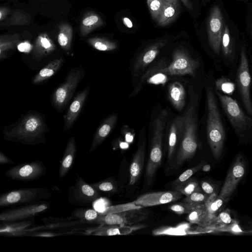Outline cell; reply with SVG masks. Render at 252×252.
<instances>
[{
	"instance_id": "484cf974",
	"label": "cell",
	"mask_w": 252,
	"mask_h": 252,
	"mask_svg": "<svg viewBox=\"0 0 252 252\" xmlns=\"http://www.w3.org/2000/svg\"><path fill=\"white\" fill-rule=\"evenodd\" d=\"M56 25L57 41L59 45L67 55H71L74 32L72 26L66 20L57 23Z\"/></svg>"
},
{
	"instance_id": "9a60e30c",
	"label": "cell",
	"mask_w": 252,
	"mask_h": 252,
	"mask_svg": "<svg viewBox=\"0 0 252 252\" xmlns=\"http://www.w3.org/2000/svg\"><path fill=\"white\" fill-rule=\"evenodd\" d=\"M224 25L220 7L216 5L212 8L207 23L209 42L214 52L219 54Z\"/></svg>"
},
{
	"instance_id": "5bb4252c",
	"label": "cell",
	"mask_w": 252,
	"mask_h": 252,
	"mask_svg": "<svg viewBox=\"0 0 252 252\" xmlns=\"http://www.w3.org/2000/svg\"><path fill=\"white\" fill-rule=\"evenodd\" d=\"M49 207L48 203H39L5 210L0 213V220L4 222L24 220L43 213L48 210Z\"/></svg>"
},
{
	"instance_id": "7402d4cb",
	"label": "cell",
	"mask_w": 252,
	"mask_h": 252,
	"mask_svg": "<svg viewBox=\"0 0 252 252\" xmlns=\"http://www.w3.org/2000/svg\"><path fill=\"white\" fill-rule=\"evenodd\" d=\"M167 38H161L146 48L138 57L133 66V73L137 74L151 63L167 42Z\"/></svg>"
},
{
	"instance_id": "f907efd6",
	"label": "cell",
	"mask_w": 252,
	"mask_h": 252,
	"mask_svg": "<svg viewBox=\"0 0 252 252\" xmlns=\"http://www.w3.org/2000/svg\"><path fill=\"white\" fill-rule=\"evenodd\" d=\"M201 187L202 190L207 194H212L214 193L213 187L208 182L203 181L201 183Z\"/></svg>"
},
{
	"instance_id": "2e32d148",
	"label": "cell",
	"mask_w": 252,
	"mask_h": 252,
	"mask_svg": "<svg viewBox=\"0 0 252 252\" xmlns=\"http://www.w3.org/2000/svg\"><path fill=\"white\" fill-rule=\"evenodd\" d=\"M217 94L223 110L236 131L244 130L251 120L245 115L235 100L218 91Z\"/></svg>"
},
{
	"instance_id": "680465c9",
	"label": "cell",
	"mask_w": 252,
	"mask_h": 252,
	"mask_svg": "<svg viewBox=\"0 0 252 252\" xmlns=\"http://www.w3.org/2000/svg\"></svg>"
},
{
	"instance_id": "603a6c76",
	"label": "cell",
	"mask_w": 252,
	"mask_h": 252,
	"mask_svg": "<svg viewBox=\"0 0 252 252\" xmlns=\"http://www.w3.org/2000/svg\"><path fill=\"white\" fill-rule=\"evenodd\" d=\"M144 224H138L132 225H103L86 231V233L99 236H111L126 235L135 231L145 228Z\"/></svg>"
},
{
	"instance_id": "60d3db41",
	"label": "cell",
	"mask_w": 252,
	"mask_h": 252,
	"mask_svg": "<svg viewBox=\"0 0 252 252\" xmlns=\"http://www.w3.org/2000/svg\"><path fill=\"white\" fill-rule=\"evenodd\" d=\"M91 185L99 192L113 193L116 191L114 182L110 179L92 183Z\"/></svg>"
},
{
	"instance_id": "e0dca14e",
	"label": "cell",
	"mask_w": 252,
	"mask_h": 252,
	"mask_svg": "<svg viewBox=\"0 0 252 252\" xmlns=\"http://www.w3.org/2000/svg\"><path fill=\"white\" fill-rule=\"evenodd\" d=\"M238 82L242 100L247 111L252 115V103L250 97L251 76L245 49L242 47L240 63L238 71Z\"/></svg>"
},
{
	"instance_id": "4316f807",
	"label": "cell",
	"mask_w": 252,
	"mask_h": 252,
	"mask_svg": "<svg viewBox=\"0 0 252 252\" xmlns=\"http://www.w3.org/2000/svg\"><path fill=\"white\" fill-rule=\"evenodd\" d=\"M184 129L183 115L177 117L172 122L169 129L167 158L170 162L174 155L179 139L182 137Z\"/></svg>"
},
{
	"instance_id": "6da1fadb",
	"label": "cell",
	"mask_w": 252,
	"mask_h": 252,
	"mask_svg": "<svg viewBox=\"0 0 252 252\" xmlns=\"http://www.w3.org/2000/svg\"><path fill=\"white\" fill-rule=\"evenodd\" d=\"M44 115L34 110L22 115L18 120L2 130L4 138L8 141L35 145L46 142L48 131Z\"/></svg>"
},
{
	"instance_id": "bcb514c9",
	"label": "cell",
	"mask_w": 252,
	"mask_h": 252,
	"mask_svg": "<svg viewBox=\"0 0 252 252\" xmlns=\"http://www.w3.org/2000/svg\"><path fill=\"white\" fill-rule=\"evenodd\" d=\"M209 197L208 195L200 191H195L186 196L183 201L204 204Z\"/></svg>"
},
{
	"instance_id": "9c48e42d",
	"label": "cell",
	"mask_w": 252,
	"mask_h": 252,
	"mask_svg": "<svg viewBox=\"0 0 252 252\" xmlns=\"http://www.w3.org/2000/svg\"><path fill=\"white\" fill-rule=\"evenodd\" d=\"M51 196V192L46 188L34 187L14 189L0 195V207L33 204L47 199Z\"/></svg>"
},
{
	"instance_id": "9f6ffc18",
	"label": "cell",
	"mask_w": 252,
	"mask_h": 252,
	"mask_svg": "<svg viewBox=\"0 0 252 252\" xmlns=\"http://www.w3.org/2000/svg\"><path fill=\"white\" fill-rule=\"evenodd\" d=\"M211 169V166L209 164H205L203 165V166L202 167V171L204 172H208Z\"/></svg>"
},
{
	"instance_id": "e575fe53",
	"label": "cell",
	"mask_w": 252,
	"mask_h": 252,
	"mask_svg": "<svg viewBox=\"0 0 252 252\" xmlns=\"http://www.w3.org/2000/svg\"><path fill=\"white\" fill-rule=\"evenodd\" d=\"M86 42L94 49L104 52L112 51L117 48V44L113 40L100 36H94L87 39Z\"/></svg>"
},
{
	"instance_id": "681fc988",
	"label": "cell",
	"mask_w": 252,
	"mask_h": 252,
	"mask_svg": "<svg viewBox=\"0 0 252 252\" xmlns=\"http://www.w3.org/2000/svg\"><path fill=\"white\" fill-rule=\"evenodd\" d=\"M218 219L220 221L225 224L230 223L232 220L230 215L225 212L220 213Z\"/></svg>"
},
{
	"instance_id": "44dd1931",
	"label": "cell",
	"mask_w": 252,
	"mask_h": 252,
	"mask_svg": "<svg viewBox=\"0 0 252 252\" xmlns=\"http://www.w3.org/2000/svg\"><path fill=\"white\" fill-rule=\"evenodd\" d=\"M90 90V87L88 86L79 91L74 97L63 116V130L65 131H68L74 124L83 109Z\"/></svg>"
},
{
	"instance_id": "cb8c5ba5",
	"label": "cell",
	"mask_w": 252,
	"mask_h": 252,
	"mask_svg": "<svg viewBox=\"0 0 252 252\" xmlns=\"http://www.w3.org/2000/svg\"><path fill=\"white\" fill-rule=\"evenodd\" d=\"M118 120V115L113 113L107 116L96 129L89 150L91 153L98 147L105 140L114 128Z\"/></svg>"
},
{
	"instance_id": "74e56055",
	"label": "cell",
	"mask_w": 252,
	"mask_h": 252,
	"mask_svg": "<svg viewBox=\"0 0 252 252\" xmlns=\"http://www.w3.org/2000/svg\"><path fill=\"white\" fill-rule=\"evenodd\" d=\"M174 188L175 190L180 192L186 196L189 195L195 191H200L198 182L194 179H189Z\"/></svg>"
},
{
	"instance_id": "4fadbf2b",
	"label": "cell",
	"mask_w": 252,
	"mask_h": 252,
	"mask_svg": "<svg viewBox=\"0 0 252 252\" xmlns=\"http://www.w3.org/2000/svg\"><path fill=\"white\" fill-rule=\"evenodd\" d=\"M46 171L43 162L36 160L18 164L7 170L5 175L14 180L27 182L40 178Z\"/></svg>"
},
{
	"instance_id": "ab89813d",
	"label": "cell",
	"mask_w": 252,
	"mask_h": 252,
	"mask_svg": "<svg viewBox=\"0 0 252 252\" xmlns=\"http://www.w3.org/2000/svg\"><path fill=\"white\" fill-rule=\"evenodd\" d=\"M201 205L202 204L183 201L182 202L171 205L170 209L171 211L178 214H189L193 209Z\"/></svg>"
},
{
	"instance_id": "3957f363",
	"label": "cell",
	"mask_w": 252,
	"mask_h": 252,
	"mask_svg": "<svg viewBox=\"0 0 252 252\" xmlns=\"http://www.w3.org/2000/svg\"><path fill=\"white\" fill-rule=\"evenodd\" d=\"M206 97L208 107L207 140L213 157L218 159L222 153L225 140V132L211 87H208L206 89Z\"/></svg>"
},
{
	"instance_id": "83f0119b",
	"label": "cell",
	"mask_w": 252,
	"mask_h": 252,
	"mask_svg": "<svg viewBox=\"0 0 252 252\" xmlns=\"http://www.w3.org/2000/svg\"><path fill=\"white\" fill-rule=\"evenodd\" d=\"M181 10L179 0H163V6L160 16L157 22L160 27L170 25L178 17Z\"/></svg>"
},
{
	"instance_id": "7c38bea8",
	"label": "cell",
	"mask_w": 252,
	"mask_h": 252,
	"mask_svg": "<svg viewBox=\"0 0 252 252\" xmlns=\"http://www.w3.org/2000/svg\"><path fill=\"white\" fill-rule=\"evenodd\" d=\"M99 197V192L77 174L74 185L68 190V201L76 205L89 206Z\"/></svg>"
},
{
	"instance_id": "ee69618b",
	"label": "cell",
	"mask_w": 252,
	"mask_h": 252,
	"mask_svg": "<svg viewBox=\"0 0 252 252\" xmlns=\"http://www.w3.org/2000/svg\"><path fill=\"white\" fill-rule=\"evenodd\" d=\"M221 46L222 47V52L225 57H229L232 52L230 45V36L229 30L227 25L224 26L221 41Z\"/></svg>"
},
{
	"instance_id": "7dc6e473",
	"label": "cell",
	"mask_w": 252,
	"mask_h": 252,
	"mask_svg": "<svg viewBox=\"0 0 252 252\" xmlns=\"http://www.w3.org/2000/svg\"><path fill=\"white\" fill-rule=\"evenodd\" d=\"M32 43L28 39H25L24 41L22 39L18 44L17 48L21 52L28 54L32 52Z\"/></svg>"
},
{
	"instance_id": "30bf717a",
	"label": "cell",
	"mask_w": 252,
	"mask_h": 252,
	"mask_svg": "<svg viewBox=\"0 0 252 252\" xmlns=\"http://www.w3.org/2000/svg\"><path fill=\"white\" fill-rule=\"evenodd\" d=\"M198 65L197 60L192 59L186 49L180 47L174 50L170 64L158 71L170 75L189 74L194 76Z\"/></svg>"
},
{
	"instance_id": "ac0fdd59",
	"label": "cell",
	"mask_w": 252,
	"mask_h": 252,
	"mask_svg": "<svg viewBox=\"0 0 252 252\" xmlns=\"http://www.w3.org/2000/svg\"><path fill=\"white\" fill-rule=\"evenodd\" d=\"M245 172V163L243 158L239 157L229 169L219 196L223 199L228 198L235 190L238 183L242 179Z\"/></svg>"
},
{
	"instance_id": "7a4b0ae2",
	"label": "cell",
	"mask_w": 252,
	"mask_h": 252,
	"mask_svg": "<svg viewBox=\"0 0 252 252\" xmlns=\"http://www.w3.org/2000/svg\"><path fill=\"white\" fill-rule=\"evenodd\" d=\"M189 102L183 115L184 129L180 146L176 157V166H180L192 158L198 147L197 108L199 96L197 93L194 92L191 86L189 87Z\"/></svg>"
},
{
	"instance_id": "4dcf8cb0",
	"label": "cell",
	"mask_w": 252,
	"mask_h": 252,
	"mask_svg": "<svg viewBox=\"0 0 252 252\" xmlns=\"http://www.w3.org/2000/svg\"><path fill=\"white\" fill-rule=\"evenodd\" d=\"M22 34L14 32L12 34H3L0 36V61L7 58L9 53L17 47L22 39Z\"/></svg>"
},
{
	"instance_id": "277c9868",
	"label": "cell",
	"mask_w": 252,
	"mask_h": 252,
	"mask_svg": "<svg viewBox=\"0 0 252 252\" xmlns=\"http://www.w3.org/2000/svg\"><path fill=\"white\" fill-rule=\"evenodd\" d=\"M167 117V112L163 110L153 122V136L145 171L146 181L148 185L153 182L162 161V142Z\"/></svg>"
},
{
	"instance_id": "f6af8a7d",
	"label": "cell",
	"mask_w": 252,
	"mask_h": 252,
	"mask_svg": "<svg viewBox=\"0 0 252 252\" xmlns=\"http://www.w3.org/2000/svg\"><path fill=\"white\" fill-rule=\"evenodd\" d=\"M217 88L223 93L231 94L234 91V84L224 78H221L216 81Z\"/></svg>"
},
{
	"instance_id": "b9f144b4",
	"label": "cell",
	"mask_w": 252,
	"mask_h": 252,
	"mask_svg": "<svg viewBox=\"0 0 252 252\" xmlns=\"http://www.w3.org/2000/svg\"><path fill=\"white\" fill-rule=\"evenodd\" d=\"M147 2L152 18L157 22L162 10L163 0H147Z\"/></svg>"
},
{
	"instance_id": "7bdbcfd3",
	"label": "cell",
	"mask_w": 252,
	"mask_h": 252,
	"mask_svg": "<svg viewBox=\"0 0 252 252\" xmlns=\"http://www.w3.org/2000/svg\"><path fill=\"white\" fill-rule=\"evenodd\" d=\"M204 164V162H202L196 166L185 171L174 181L173 183V187L177 186L190 179L194 173L202 168Z\"/></svg>"
},
{
	"instance_id": "ba28073f",
	"label": "cell",
	"mask_w": 252,
	"mask_h": 252,
	"mask_svg": "<svg viewBox=\"0 0 252 252\" xmlns=\"http://www.w3.org/2000/svg\"><path fill=\"white\" fill-rule=\"evenodd\" d=\"M37 14L58 23L66 20L72 4L70 0H23Z\"/></svg>"
},
{
	"instance_id": "d590c367",
	"label": "cell",
	"mask_w": 252,
	"mask_h": 252,
	"mask_svg": "<svg viewBox=\"0 0 252 252\" xmlns=\"http://www.w3.org/2000/svg\"><path fill=\"white\" fill-rule=\"evenodd\" d=\"M100 213L92 208H78L74 210L68 220L77 219L84 223L94 224Z\"/></svg>"
},
{
	"instance_id": "8d00e7d4",
	"label": "cell",
	"mask_w": 252,
	"mask_h": 252,
	"mask_svg": "<svg viewBox=\"0 0 252 252\" xmlns=\"http://www.w3.org/2000/svg\"><path fill=\"white\" fill-rule=\"evenodd\" d=\"M215 196L214 193H212L205 203L212 223L216 219V214L222 205L223 200H224L219 196L218 197Z\"/></svg>"
},
{
	"instance_id": "8992f818",
	"label": "cell",
	"mask_w": 252,
	"mask_h": 252,
	"mask_svg": "<svg viewBox=\"0 0 252 252\" xmlns=\"http://www.w3.org/2000/svg\"><path fill=\"white\" fill-rule=\"evenodd\" d=\"M11 7L9 15L0 22L1 30L23 32L32 30L37 26L34 22L37 14L29 6L18 0L14 2Z\"/></svg>"
},
{
	"instance_id": "816d5d0a",
	"label": "cell",
	"mask_w": 252,
	"mask_h": 252,
	"mask_svg": "<svg viewBox=\"0 0 252 252\" xmlns=\"http://www.w3.org/2000/svg\"><path fill=\"white\" fill-rule=\"evenodd\" d=\"M58 234L55 233L49 232H39L31 234L30 236H33L35 237H55L58 235Z\"/></svg>"
},
{
	"instance_id": "d6986e66",
	"label": "cell",
	"mask_w": 252,
	"mask_h": 252,
	"mask_svg": "<svg viewBox=\"0 0 252 252\" xmlns=\"http://www.w3.org/2000/svg\"><path fill=\"white\" fill-rule=\"evenodd\" d=\"M182 196V193L175 190L153 192L140 195L134 201L137 205L146 208L174 202Z\"/></svg>"
},
{
	"instance_id": "f35d334b",
	"label": "cell",
	"mask_w": 252,
	"mask_h": 252,
	"mask_svg": "<svg viewBox=\"0 0 252 252\" xmlns=\"http://www.w3.org/2000/svg\"><path fill=\"white\" fill-rule=\"evenodd\" d=\"M142 208L141 206L137 205L135 201L119 204L114 206H109L106 208L101 212H100L101 215H105L110 213H117L122 212L126 210L139 209Z\"/></svg>"
},
{
	"instance_id": "1f68e13d",
	"label": "cell",
	"mask_w": 252,
	"mask_h": 252,
	"mask_svg": "<svg viewBox=\"0 0 252 252\" xmlns=\"http://www.w3.org/2000/svg\"><path fill=\"white\" fill-rule=\"evenodd\" d=\"M34 224V220H22L1 224L0 234L9 236L25 235V231Z\"/></svg>"
},
{
	"instance_id": "11a10c76",
	"label": "cell",
	"mask_w": 252,
	"mask_h": 252,
	"mask_svg": "<svg viewBox=\"0 0 252 252\" xmlns=\"http://www.w3.org/2000/svg\"><path fill=\"white\" fill-rule=\"evenodd\" d=\"M123 22L124 24L128 28H131L133 26L132 22L128 18H126V17L123 18Z\"/></svg>"
},
{
	"instance_id": "f1b7e54d",
	"label": "cell",
	"mask_w": 252,
	"mask_h": 252,
	"mask_svg": "<svg viewBox=\"0 0 252 252\" xmlns=\"http://www.w3.org/2000/svg\"><path fill=\"white\" fill-rule=\"evenodd\" d=\"M77 152V147L75 137L71 136L68 139L65 149L60 161L59 175L64 178L70 170Z\"/></svg>"
},
{
	"instance_id": "c3c4849f",
	"label": "cell",
	"mask_w": 252,
	"mask_h": 252,
	"mask_svg": "<svg viewBox=\"0 0 252 252\" xmlns=\"http://www.w3.org/2000/svg\"><path fill=\"white\" fill-rule=\"evenodd\" d=\"M11 7L7 6L0 7V22L4 20L9 15Z\"/></svg>"
},
{
	"instance_id": "d6a6232c",
	"label": "cell",
	"mask_w": 252,
	"mask_h": 252,
	"mask_svg": "<svg viewBox=\"0 0 252 252\" xmlns=\"http://www.w3.org/2000/svg\"><path fill=\"white\" fill-rule=\"evenodd\" d=\"M168 97L176 109L182 110L186 103V92L183 86L178 82L171 84L168 87Z\"/></svg>"
},
{
	"instance_id": "8fae6325",
	"label": "cell",
	"mask_w": 252,
	"mask_h": 252,
	"mask_svg": "<svg viewBox=\"0 0 252 252\" xmlns=\"http://www.w3.org/2000/svg\"><path fill=\"white\" fill-rule=\"evenodd\" d=\"M150 211L145 208L131 209L117 213L101 215L94 224L103 225H132L146 220Z\"/></svg>"
},
{
	"instance_id": "d4e9b609",
	"label": "cell",
	"mask_w": 252,
	"mask_h": 252,
	"mask_svg": "<svg viewBox=\"0 0 252 252\" xmlns=\"http://www.w3.org/2000/svg\"><path fill=\"white\" fill-rule=\"evenodd\" d=\"M104 24V20L98 13L92 11H87L80 20L78 26L79 34L81 38H86L91 32Z\"/></svg>"
},
{
	"instance_id": "ffe728a7",
	"label": "cell",
	"mask_w": 252,
	"mask_h": 252,
	"mask_svg": "<svg viewBox=\"0 0 252 252\" xmlns=\"http://www.w3.org/2000/svg\"><path fill=\"white\" fill-rule=\"evenodd\" d=\"M146 154V138L145 128L139 134L138 148L134 155L129 168V185L132 186L138 180L143 170Z\"/></svg>"
},
{
	"instance_id": "5b68a950",
	"label": "cell",
	"mask_w": 252,
	"mask_h": 252,
	"mask_svg": "<svg viewBox=\"0 0 252 252\" xmlns=\"http://www.w3.org/2000/svg\"><path fill=\"white\" fill-rule=\"evenodd\" d=\"M85 75L81 66L69 70L63 82L55 90L51 97L52 105L57 111L64 109Z\"/></svg>"
},
{
	"instance_id": "52a82bcc",
	"label": "cell",
	"mask_w": 252,
	"mask_h": 252,
	"mask_svg": "<svg viewBox=\"0 0 252 252\" xmlns=\"http://www.w3.org/2000/svg\"><path fill=\"white\" fill-rule=\"evenodd\" d=\"M57 23L53 26L43 25L36 26L33 32L35 34L31 52L32 58L40 61L49 56L56 49L54 39H57Z\"/></svg>"
},
{
	"instance_id": "836d02e7",
	"label": "cell",
	"mask_w": 252,
	"mask_h": 252,
	"mask_svg": "<svg viewBox=\"0 0 252 252\" xmlns=\"http://www.w3.org/2000/svg\"><path fill=\"white\" fill-rule=\"evenodd\" d=\"M187 219L190 223L196 224L200 227H206L212 223L205 204L191 211L188 214Z\"/></svg>"
},
{
	"instance_id": "db71d44e",
	"label": "cell",
	"mask_w": 252,
	"mask_h": 252,
	"mask_svg": "<svg viewBox=\"0 0 252 252\" xmlns=\"http://www.w3.org/2000/svg\"><path fill=\"white\" fill-rule=\"evenodd\" d=\"M185 6L189 9H193L192 3L191 0H181Z\"/></svg>"
},
{
	"instance_id": "6f0895ef",
	"label": "cell",
	"mask_w": 252,
	"mask_h": 252,
	"mask_svg": "<svg viewBox=\"0 0 252 252\" xmlns=\"http://www.w3.org/2000/svg\"><path fill=\"white\" fill-rule=\"evenodd\" d=\"M0 0L1 1V0H6V1H8L14 2H15V1H17V0Z\"/></svg>"
},
{
	"instance_id": "f5cc1de1",
	"label": "cell",
	"mask_w": 252,
	"mask_h": 252,
	"mask_svg": "<svg viewBox=\"0 0 252 252\" xmlns=\"http://www.w3.org/2000/svg\"><path fill=\"white\" fill-rule=\"evenodd\" d=\"M0 163L2 164H13L14 162L7 157L2 152H0Z\"/></svg>"
},
{
	"instance_id": "f546056e",
	"label": "cell",
	"mask_w": 252,
	"mask_h": 252,
	"mask_svg": "<svg viewBox=\"0 0 252 252\" xmlns=\"http://www.w3.org/2000/svg\"><path fill=\"white\" fill-rule=\"evenodd\" d=\"M64 61L63 56L51 61L33 77L32 83L37 85L53 76L62 67Z\"/></svg>"
}]
</instances>
